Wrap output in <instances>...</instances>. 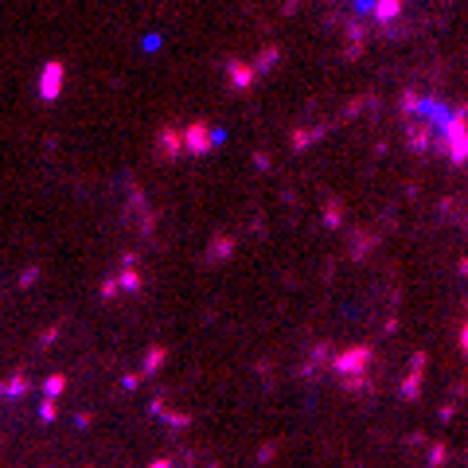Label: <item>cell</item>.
<instances>
[{
	"label": "cell",
	"mask_w": 468,
	"mask_h": 468,
	"mask_svg": "<svg viewBox=\"0 0 468 468\" xmlns=\"http://www.w3.org/2000/svg\"><path fill=\"white\" fill-rule=\"evenodd\" d=\"M58 86H63V63H47L44 78H39V94H44V102H55Z\"/></svg>",
	"instance_id": "6da1fadb"
},
{
	"label": "cell",
	"mask_w": 468,
	"mask_h": 468,
	"mask_svg": "<svg viewBox=\"0 0 468 468\" xmlns=\"http://www.w3.org/2000/svg\"><path fill=\"white\" fill-rule=\"evenodd\" d=\"M398 12H402V0H371V16H375V24H382V28H387Z\"/></svg>",
	"instance_id": "7a4b0ae2"
},
{
	"label": "cell",
	"mask_w": 468,
	"mask_h": 468,
	"mask_svg": "<svg viewBox=\"0 0 468 468\" xmlns=\"http://www.w3.org/2000/svg\"><path fill=\"white\" fill-rule=\"evenodd\" d=\"M191 148H207V137H203V125H195V129H191Z\"/></svg>",
	"instance_id": "3957f363"
}]
</instances>
